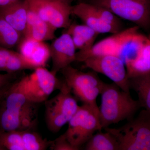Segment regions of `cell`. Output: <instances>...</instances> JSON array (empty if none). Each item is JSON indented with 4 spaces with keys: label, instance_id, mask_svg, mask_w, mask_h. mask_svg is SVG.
I'll return each mask as SVG.
<instances>
[{
    "label": "cell",
    "instance_id": "6da1fadb",
    "mask_svg": "<svg viewBox=\"0 0 150 150\" xmlns=\"http://www.w3.org/2000/svg\"><path fill=\"white\" fill-rule=\"evenodd\" d=\"M137 25L113 33L94 44L90 49L76 53V61L83 62L91 56L111 55L119 57L125 63L134 58L142 47L149 41V38L139 31Z\"/></svg>",
    "mask_w": 150,
    "mask_h": 150
},
{
    "label": "cell",
    "instance_id": "7a4b0ae2",
    "mask_svg": "<svg viewBox=\"0 0 150 150\" xmlns=\"http://www.w3.org/2000/svg\"><path fill=\"white\" fill-rule=\"evenodd\" d=\"M100 95L101 105L98 108L103 129L123 120H131L142 108L138 100L131 97L130 92L122 90L114 83H105Z\"/></svg>",
    "mask_w": 150,
    "mask_h": 150
},
{
    "label": "cell",
    "instance_id": "3957f363",
    "mask_svg": "<svg viewBox=\"0 0 150 150\" xmlns=\"http://www.w3.org/2000/svg\"><path fill=\"white\" fill-rule=\"evenodd\" d=\"M118 128H104L112 134L119 150H150V111L142 110L135 118Z\"/></svg>",
    "mask_w": 150,
    "mask_h": 150
},
{
    "label": "cell",
    "instance_id": "277c9868",
    "mask_svg": "<svg viewBox=\"0 0 150 150\" xmlns=\"http://www.w3.org/2000/svg\"><path fill=\"white\" fill-rule=\"evenodd\" d=\"M64 82L76 98L84 104L98 108L97 98L104 86L103 82L95 72L85 73L75 69L71 65L61 70Z\"/></svg>",
    "mask_w": 150,
    "mask_h": 150
},
{
    "label": "cell",
    "instance_id": "5b68a950",
    "mask_svg": "<svg viewBox=\"0 0 150 150\" xmlns=\"http://www.w3.org/2000/svg\"><path fill=\"white\" fill-rule=\"evenodd\" d=\"M65 136L70 144L79 149L94 134L102 131L99 116V108L86 104L79 106L70 119Z\"/></svg>",
    "mask_w": 150,
    "mask_h": 150
},
{
    "label": "cell",
    "instance_id": "8992f818",
    "mask_svg": "<svg viewBox=\"0 0 150 150\" xmlns=\"http://www.w3.org/2000/svg\"><path fill=\"white\" fill-rule=\"evenodd\" d=\"M59 90L57 95L45 101L46 125L50 131L54 133L59 132L69 122L79 106L64 81Z\"/></svg>",
    "mask_w": 150,
    "mask_h": 150
},
{
    "label": "cell",
    "instance_id": "52a82bcc",
    "mask_svg": "<svg viewBox=\"0 0 150 150\" xmlns=\"http://www.w3.org/2000/svg\"><path fill=\"white\" fill-rule=\"evenodd\" d=\"M90 3L107 9L141 28H149L150 0H91Z\"/></svg>",
    "mask_w": 150,
    "mask_h": 150
},
{
    "label": "cell",
    "instance_id": "ba28073f",
    "mask_svg": "<svg viewBox=\"0 0 150 150\" xmlns=\"http://www.w3.org/2000/svg\"><path fill=\"white\" fill-rule=\"evenodd\" d=\"M19 82L28 99L34 104L46 101L55 90L60 88L63 83L56 77V74L44 67H38Z\"/></svg>",
    "mask_w": 150,
    "mask_h": 150
},
{
    "label": "cell",
    "instance_id": "9c48e42d",
    "mask_svg": "<svg viewBox=\"0 0 150 150\" xmlns=\"http://www.w3.org/2000/svg\"><path fill=\"white\" fill-rule=\"evenodd\" d=\"M30 9L56 29L71 24V6L60 0H26Z\"/></svg>",
    "mask_w": 150,
    "mask_h": 150
},
{
    "label": "cell",
    "instance_id": "30bf717a",
    "mask_svg": "<svg viewBox=\"0 0 150 150\" xmlns=\"http://www.w3.org/2000/svg\"><path fill=\"white\" fill-rule=\"evenodd\" d=\"M83 62L85 67L104 75L122 90L130 92L125 63L119 57L111 55L93 56L89 57Z\"/></svg>",
    "mask_w": 150,
    "mask_h": 150
},
{
    "label": "cell",
    "instance_id": "8fae6325",
    "mask_svg": "<svg viewBox=\"0 0 150 150\" xmlns=\"http://www.w3.org/2000/svg\"><path fill=\"white\" fill-rule=\"evenodd\" d=\"M76 50L71 37L67 33L64 32L56 38L49 46L52 63L51 71L57 74L75 62Z\"/></svg>",
    "mask_w": 150,
    "mask_h": 150
},
{
    "label": "cell",
    "instance_id": "7c38bea8",
    "mask_svg": "<svg viewBox=\"0 0 150 150\" xmlns=\"http://www.w3.org/2000/svg\"><path fill=\"white\" fill-rule=\"evenodd\" d=\"M33 105L18 110L0 108V129L2 131H23L31 129L35 123Z\"/></svg>",
    "mask_w": 150,
    "mask_h": 150
},
{
    "label": "cell",
    "instance_id": "4fadbf2b",
    "mask_svg": "<svg viewBox=\"0 0 150 150\" xmlns=\"http://www.w3.org/2000/svg\"><path fill=\"white\" fill-rule=\"evenodd\" d=\"M72 14L75 15L84 24L98 33H114L121 28L105 22L92 10L90 3H80L71 6Z\"/></svg>",
    "mask_w": 150,
    "mask_h": 150
},
{
    "label": "cell",
    "instance_id": "5bb4252c",
    "mask_svg": "<svg viewBox=\"0 0 150 150\" xmlns=\"http://www.w3.org/2000/svg\"><path fill=\"white\" fill-rule=\"evenodd\" d=\"M56 30L29 8L23 38L44 42L56 38Z\"/></svg>",
    "mask_w": 150,
    "mask_h": 150
},
{
    "label": "cell",
    "instance_id": "9a60e30c",
    "mask_svg": "<svg viewBox=\"0 0 150 150\" xmlns=\"http://www.w3.org/2000/svg\"><path fill=\"white\" fill-rule=\"evenodd\" d=\"M28 10L26 0H17L0 7V16L23 36Z\"/></svg>",
    "mask_w": 150,
    "mask_h": 150
},
{
    "label": "cell",
    "instance_id": "2e32d148",
    "mask_svg": "<svg viewBox=\"0 0 150 150\" xmlns=\"http://www.w3.org/2000/svg\"><path fill=\"white\" fill-rule=\"evenodd\" d=\"M65 32L69 34L76 50L85 51L91 48L99 33L85 24L71 23Z\"/></svg>",
    "mask_w": 150,
    "mask_h": 150
},
{
    "label": "cell",
    "instance_id": "e0dca14e",
    "mask_svg": "<svg viewBox=\"0 0 150 150\" xmlns=\"http://www.w3.org/2000/svg\"><path fill=\"white\" fill-rule=\"evenodd\" d=\"M129 78L150 74V41L133 59L125 62Z\"/></svg>",
    "mask_w": 150,
    "mask_h": 150
},
{
    "label": "cell",
    "instance_id": "ac0fdd59",
    "mask_svg": "<svg viewBox=\"0 0 150 150\" xmlns=\"http://www.w3.org/2000/svg\"><path fill=\"white\" fill-rule=\"evenodd\" d=\"M18 46L20 53L41 67H44L46 59L50 57L49 46L44 42H38L23 38Z\"/></svg>",
    "mask_w": 150,
    "mask_h": 150
},
{
    "label": "cell",
    "instance_id": "d6986e66",
    "mask_svg": "<svg viewBox=\"0 0 150 150\" xmlns=\"http://www.w3.org/2000/svg\"><path fill=\"white\" fill-rule=\"evenodd\" d=\"M130 89L137 92L142 107L150 111V74L129 78Z\"/></svg>",
    "mask_w": 150,
    "mask_h": 150
},
{
    "label": "cell",
    "instance_id": "ffe728a7",
    "mask_svg": "<svg viewBox=\"0 0 150 150\" xmlns=\"http://www.w3.org/2000/svg\"><path fill=\"white\" fill-rule=\"evenodd\" d=\"M98 131L86 143V150H119V145L115 137L108 131Z\"/></svg>",
    "mask_w": 150,
    "mask_h": 150
},
{
    "label": "cell",
    "instance_id": "44dd1931",
    "mask_svg": "<svg viewBox=\"0 0 150 150\" xmlns=\"http://www.w3.org/2000/svg\"><path fill=\"white\" fill-rule=\"evenodd\" d=\"M23 36L0 16V47L11 49L18 46Z\"/></svg>",
    "mask_w": 150,
    "mask_h": 150
},
{
    "label": "cell",
    "instance_id": "7402d4cb",
    "mask_svg": "<svg viewBox=\"0 0 150 150\" xmlns=\"http://www.w3.org/2000/svg\"><path fill=\"white\" fill-rule=\"evenodd\" d=\"M40 67L41 66L21 53L13 50L6 65L4 72L8 74H14L23 70H34Z\"/></svg>",
    "mask_w": 150,
    "mask_h": 150
},
{
    "label": "cell",
    "instance_id": "603a6c76",
    "mask_svg": "<svg viewBox=\"0 0 150 150\" xmlns=\"http://www.w3.org/2000/svg\"><path fill=\"white\" fill-rule=\"evenodd\" d=\"M22 142L25 150H44L50 147L51 142L43 139L30 129L22 131Z\"/></svg>",
    "mask_w": 150,
    "mask_h": 150
},
{
    "label": "cell",
    "instance_id": "cb8c5ba5",
    "mask_svg": "<svg viewBox=\"0 0 150 150\" xmlns=\"http://www.w3.org/2000/svg\"><path fill=\"white\" fill-rule=\"evenodd\" d=\"M0 144L5 150H25L21 131L0 132Z\"/></svg>",
    "mask_w": 150,
    "mask_h": 150
},
{
    "label": "cell",
    "instance_id": "d4e9b609",
    "mask_svg": "<svg viewBox=\"0 0 150 150\" xmlns=\"http://www.w3.org/2000/svg\"><path fill=\"white\" fill-rule=\"evenodd\" d=\"M50 149L53 150H78L79 149L70 144L65 136L62 134L54 141H51Z\"/></svg>",
    "mask_w": 150,
    "mask_h": 150
},
{
    "label": "cell",
    "instance_id": "484cf974",
    "mask_svg": "<svg viewBox=\"0 0 150 150\" xmlns=\"http://www.w3.org/2000/svg\"><path fill=\"white\" fill-rule=\"evenodd\" d=\"M13 74H2L0 73V89L9 84L13 76Z\"/></svg>",
    "mask_w": 150,
    "mask_h": 150
},
{
    "label": "cell",
    "instance_id": "4316f807",
    "mask_svg": "<svg viewBox=\"0 0 150 150\" xmlns=\"http://www.w3.org/2000/svg\"><path fill=\"white\" fill-rule=\"evenodd\" d=\"M10 86V85L8 84L2 88L0 89V103H1L2 100L6 91L7 90L8 88Z\"/></svg>",
    "mask_w": 150,
    "mask_h": 150
},
{
    "label": "cell",
    "instance_id": "83f0119b",
    "mask_svg": "<svg viewBox=\"0 0 150 150\" xmlns=\"http://www.w3.org/2000/svg\"><path fill=\"white\" fill-rule=\"evenodd\" d=\"M60 1H63L65 2H67L69 3V4H70V1H71V0H60Z\"/></svg>",
    "mask_w": 150,
    "mask_h": 150
},
{
    "label": "cell",
    "instance_id": "f1b7e54d",
    "mask_svg": "<svg viewBox=\"0 0 150 150\" xmlns=\"http://www.w3.org/2000/svg\"><path fill=\"white\" fill-rule=\"evenodd\" d=\"M5 149H4L2 146L1 145V144H0V150H5Z\"/></svg>",
    "mask_w": 150,
    "mask_h": 150
}]
</instances>
